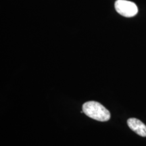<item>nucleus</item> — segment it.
I'll return each instance as SVG.
<instances>
[{"label":"nucleus","instance_id":"f257e3e1","mask_svg":"<svg viewBox=\"0 0 146 146\" xmlns=\"http://www.w3.org/2000/svg\"><path fill=\"white\" fill-rule=\"evenodd\" d=\"M83 111L87 116L98 121H108L110 118V113L99 102H87L83 105Z\"/></svg>","mask_w":146,"mask_h":146},{"label":"nucleus","instance_id":"f03ea898","mask_svg":"<svg viewBox=\"0 0 146 146\" xmlns=\"http://www.w3.org/2000/svg\"><path fill=\"white\" fill-rule=\"evenodd\" d=\"M114 7L116 12L125 17H133L138 12V8L135 3L127 0H116Z\"/></svg>","mask_w":146,"mask_h":146},{"label":"nucleus","instance_id":"7ed1b4c3","mask_svg":"<svg viewBox=\"0 0 146 146\" xmlns=\"http://www.w3.org/2000/svg\"><path fill=\"white\" fill-rule=\"evenodd\" d=\"M127 124L131 130L141 137H146V125L140 120L135 118H129Z\"/></svg>","mask_w":146,"mask_h":146}]
</instances>
